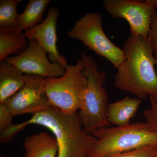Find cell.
Instances as JSON below:
<instances>
[{"label": "cell", "mask_w": 157, "mask_h": 157, "mask_svg": "<svg viewBox=\"0 0 157 157\" xmlns=\"http://www.w3.org/2000/svg\"><path fill=\"white\" fill-rule=\"evenodd\" d=\"M30 124L42 126L53 133L58 145L57 157H88L89 150L97 140L84 132L77 112L68 114L51 106L33 114L29 120L14 124L1 132L0 141L3 144L9 143L17 133Z\"/></svg>", "instance_id": "1"}, {"label": "cell", "mask_w": 157, "mask_h": 157, "mask_svg": "<svg viewBox=\"0 0 157 157\" xmlns=\"http://www.w3.org/2000/svg\"><path fill=\"white\" fill-rule=\"evenodd\" d=\"M122 49L125 58L117 69L114 86L141 101L151 98L157 102V60L149 39L131 33Z\"/></svg>", "instance_id": "2"}, {"label": "cell", "mask_w": 157, "mask_h": 157, "mask_svg": "<svg viewBox=\"0 0 157 157\" xmlns=\"http://www.w3.org/2000/svg\"><path fill=\"white\" fill-rule=\"evenodd\" d=\"M91 135L97 140L89 150L88 157H109L157 144V132L147 122L102 128Z\"/></svg>", "instance_id": "3"}, {"label": "cell", "mask_w": 157, "mask_h": 157, "mask_svg": "<svg viewBox=\"0 0 157 157\" xmlns=\"http://www.w3.org/2000/svg\"><path fill=\"white\" fill-rule=\"evenodd\" d=\"M87 86L78 114L83 131L91 135L97 129L110 125L107 117L108 93L104 87L107 74L99 71L94 58L82 53Z\"/></svg>", "instance_id": "4"}, {"label": "cell", "mask_w": 157, "mask_h": 157, "mask_svg": "<svg viewBox=\"0 0 157 157\" xmlns=\"http://www.w3.org/2000/svg\"><path fill=\"white\" fill-rule=\"evenodd\" d=\"M87 86L81 59L76 64L68 65L61 77L45 79V93L51 105L68 114L80 109Z\"/></svg>", "instance_id": "5"}, {"label": "cell", "mask_w": 157, "mask_h": 157, "mask_svg": "<svg viewBox=\"0 0 157 157\" xmlns=\"http://www.w3.org/2000/svg\"><path fill=\"white\" fill-rule=\"evenodd\" d=\"M103 18L97 12H87L74 23L68 37L81 42L97 54L107 59L117 69L124 60V52L106 36Z\"/></svg>", "instance_id": "6"}, {"label": "cell", "mask_w": 157, "mask_h": 157, "mask_svg": "<svg viewBox=\"0 0 157 157\" xmlns=\"http://www.w3.org/2000/svg\"><path fill=\"white\" fill-rule=\"evenodd\" d=\"M103 6L113 18L126 20L131 33L148 38L153 16L157 11L151 0H105Z\"/></svg>", "instance_id": "7"}, {"label": "cell", "mask_w": 157, "mask_h": 157, "mask_svg": "<svg viewBox=\"0 0 157 157\" xmlns=\"http://www.w3.org/2000/svg\"><path fill=\"white\" fill-rule=\"evenodd\" d=\"M24 76L22 87L3 103L13 117L35 114L51 106L45 93V78L37 75L24 74Z\"/></svg>", "instance_id": "8"}, {"label": "cell", "mask_w": 157, "mask_h": 157, "mask_svg": "<svg viewBox=\"0 0 157 157\" xmlns=\"http://www.w3.org/2000/svg\"><path fill=\"white\" fill-rule=\"evenodd\" d=\"M5 60L24 74L52 78L61 77L66 73V69L59 64L50 61L36 40L30 41L28 48L19 55L9 57Z\"/></svg>", "instance_id": "9"}, {"label": "cell", "mask_w": 157, "mask_h": 157, "mask_svg": "<svg viewBox=\"0 0 157 157\" xmlns=\"http://www.w3.org/2000/svg\"><path fill=\"white\" fill-rule=\"evenodd\" d=\"M60 13L58 8H49L46 18L39 24L25 31L24 33L29 41L36 40L39 43L51 62L58 63L66 69L69 65L67 60L59 53L57 45V23Z\"/></svg>", "instance_id": "10"}, {"label": "cell", "mask_w": 157, "mask_h": 157, "mask_svg": "<svg viewBox=\"0 0 157 157\" xmlns=\"http://www.w3.org/2000/svg\"><path fill=\"white\" fill-rule=\"evenodd\" d=\"M142 101L137 98L127 96L108 104L107 111V121L110 125L124 127L130 124L136 114Z\"/></svg>", "instance_id": "11"}, {"label": "cell", "mask_w": 157, "mask_h": 157, "mask_svg": "<svg viewBox=\"0 0 157 157\" xmlns=\"http://www.w3.org/2000/svg\"><path fill=\"white\" fill-rule=\"evenodd\" d=\"M23 145L25 150L23 157H56L58 151L56 139L46 132L29 136Z\"/></svg>", "instance_id": "12"}, {"label": "cell", "mask_w": 157, "mask_h": 157, "mask_svg": "<svg viewBox=\"0 0 157 157\" xmlns=\"http://www.w3.org/2000/svg\"><path fill=\"white\" fill-rule=\"evenodd\" d=\"M24 83V74L6 60L0 61V104L15 94Z\"/></svg>", "instance_id": "13"}, {"label": "cell", "mask_w": 157, "mask_h": 157, "mask_svg": "<svg viewBox=\"0 0 157 157\" xmlns=\"http://www.w3.org/2000/svg\"><path fill=\"white\" fill-rule=\"evenodd\" d=\"M29 41L17 28L0 29V61L17 56L28 47Z\"/></svg>", "instance_id": "14"}, {"label": "cell", "mask_w": 157, "mask_h": 157, "mask_svg": "<svg viewBox=\"0 0 157 157\" xmlns=\"http://www.w3.org/2000/svg\"><path fill=\"white\" fill-rule=\"evenodd\" d=\"M50 2V0H30L24 11L18 15L17 29L23 32L42 22L43 15Z\"/></svg>", "instance_id": "15"}, {"label": "cell", "mask_w": 157, "mask_h": 157, "mask_svg": "<svg viewBox=\"0 0 157 157\" xmlns=\"http://www.w3.org/2000/svg\"><path fill=\"white\" fill-rule=\"evenodd\" d=\"M22 0L0 1V29L13 28L18 26L17 6Z\"/></svg>", "instance_id": "16"}, {"label": "cell", "mask_w": 157, "mask_h": 157, "mask_svg": "<svg viewBox=\"0 0 157 157\" xmlns=\"http://www.w3.org/2000/svg\"><path fill=\"white\" fill-rule=\"evenodd\" d=\"M109 157H157V144L149 145Z\"/></svg>", "instance_id": "17"}, {"label": "cell", "mask_w": 157, "mask_h": 157, "mask_svg": "<svg viewBox=\"0 0 157 157\" xmlns=\"http://www.w3.org/2000/svg\"><path fill=\"white\" fill-rule=\"evenodd\" d=\"M149 99L151 107L144 110V115L146 119V122L154 131L157 132V102L153 98H150Z\"/></svg>", "instance_id": "18"}, {"label": "cell", "mask_w": 157, "mask_h": 157, "mask_svg": "<svg viewBox=\"0 0 157 157\" xmlns=\"http://www.w3.org/2000/svg\"><path fill=\"white\" fill-rule=\"evenodd\" d=\"M14 117L4 104H0V131H5L13 124L12 118Z\"/></svg>", "instance_id": "19"}, {"label": "cell", "mask_w": 157, "mask_h": 157, "mask_svg": "<svg viewBox=\"0 0 157 157\" xmlns=\"http://www.w3.org/2000/svg\"><path fill=\"white\" fill-rule=\"evenodd\" d=\"M148 38L153 49L154 54L157 60V11L153 16L151 29Z\"/></svg>", "instance_id": "20"}, {"label": "cell", "mask_w": 157, "mask_h": 157, "mask_svg": "<svg viewBox=\"0 0 157 157\" xmlns=\"http://www.w3.org/2000/svg\"><path fill=\"white\" fill-rule=\"evenodd\" d=\"M151 2L156 10H157V0H151Z\"/></svg>", "instance_id": "21"}, {"label": "cell", "mask_w": 157, "mask_h": 157, "mask_svg": "<svg viewBox=\"0 0 157 157\" xmlns=\"http://www.w3.org/2000/svg\"><path fill=\"white\" fill-rule=\"evenodd\" d=\"M0 157H7L6 156V155L2 153V154L1 155V156Z\"/></svg>", "instance_id": "22"}]
</instances>
